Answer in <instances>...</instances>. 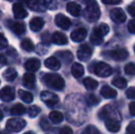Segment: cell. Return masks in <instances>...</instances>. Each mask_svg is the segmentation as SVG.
<instances>
[{
  "label": "cell",
  "mask_w": 135,
  "mask_h": 134,
  "mask_svg": "<svg viewBox=\"0 0 135 134\" xmlns=\"http://www.w3.org/2000/svg\"><path fill=\"white\" fill-rule=\"evenodd\" d=\"M22 83H23V86L27 88H31L34 87L35 86V83H36V77L33 73H25L23 75V78H22Z\"/></svg>",
  "instance_id": "obj_19"
},
{
  "label": "cell",
  "mask_w": 135,
  "mask_h": 134,
  "mask_svg": "<svg viewBox=\"0 0 135 134\" xmlns=\"http://www.w3.org/2000/svg\"><path fill=\"white\" fill-rule=\"evenodd\" d=\"M128 29L131 33L135 34V19H132L128 24Z\"/></svg>",
  "instance_id": "obj_44"
},
{
  "label": "cell",
  "mask_w": 135,
  "mask_h": 134,
  "mask_svg": "<svg viewBox=\"0 0 135 134\" xmlns=\"http://www.w3.org/2000/svg\"><path fill=\"white\" fill-rule=\"evenodd\" d=\"M125 73L128 75H135V63H127L125 66Z\"/></svg>",
  "instance_id": "obj_37"
},
{
  "label": "cell",
  "mask_w": 135,
  "mask_h": 134,
  "mask_svg": "<svg viewBox=\"0 0 135 134\" xmlns=\"http://www.w3.org/2000/svg\"><path fill=\"white\" fill-rule=\"evenodd\" d=\"M126 97L130 99H134L135 100V87H129L126 91Z\"/></svg>",
  "instance_id": "obj_43"
},
{
  "label": "cell",
  "mask_w": 135,
  "mask_h": 134,
  "mask_svg": "<svg viewBox=\"0 0 135 134\" xmlns=\"http://www.w3.org/2000/svg\"><path fill=\"white\" fill-rule=\"evenodd\" d=\"M102 3L106 5H118L121 2V0H101Z\"/></svg>",
  "instance_id": "obj_47"
},
{
  "label": "cell",
  "mask_w": 135,
  "mask_h": 134,
  "mask_svg": "<svg viewBox=\"0 0 135 134\" xmlns=\"http://www.w3.org/2000/svg\"><path fill=\"white\" fill-rule=\"evenodd\" d=\"M128 12L132 17L135 18V3L131 4L128 7Z\"/></svg>",
  "instance_id": "obj_45"
},
{
  "label": "cell",
  "mask_w": 135,
  "mask_h": 134,
  "mask_svg": "<svg viewBox=\"0 0 135 134\" xmlns=\"http://www.w3.org/2000/svg\"><path fill=\"white\" fill-rule=\"evenodd\" d=\"M18 96L25 103H31L33 101V96H32L31 93H30L28 91H24L22 89H20L18 90Z\"/></svg>",
  "instance_id": "obj_32"
},
{
  "label": "cell",
  "mask_w": 135,
  "mask_h": 134,
  "mask_svg": "<svg viewBox=\"0 0 135 134\" xmlns=\"http://www.w3.org/2000/svg\"><path fill=\"white\" fill-rule=\"evenodd\" d=\"M41 112V108L38 106H31L28 109V115L30 118H35Z\"/></svg>",
  "instance_id": "obj_35"
},
{
  "label": "cell",
  "mask_w": 135,
  "mask_h": 134,
  "mask_svg": "<svg viewBox=\"0 0 135 134\" xmlns=\"http://www.w3.org/2000/svg\"><path fill=\"white\" fill-rule=\"evenodd\" d=\"M28 6L31 10L36 12H44L47 9L42 0H28Z\"/></svg>",
  "instance_id": "obj_16"
},
{
  "label": "cell",
  "mask_w": 135,
  "mask_h": 134,
  "mask_svg": "<svg viewBox=\"0 0 135 134\" xmlns=\"http://www.w3.org/2000/svg\"><path fill=\"white\" fill-rule=\"evenodd\" d=\"M4 115H3V112H2L1 110H0V120H2V118H3Z\"/></svg>",
  "instance_id": "obj_50"
},
{
  "label": "cell",
  "mask_w": 135,
  "mask_h": 134,
  "mask_svg": "<svg viewBox=\"0 0 135 134\" xmlns=\"http://www.w3.org/2000/svg\"><path fill=\"white\" fill-rule=\"evenodd\" d=\"M100 94L105 98H115L117 97V91L108 86H104L100 90Z\"/></svg>",
  "instance_id": "obj_22"
},
{
  "label": "cell",
  "mask_w": 135,
  "mask_h": 134,
  "mask_svg": "<svg viewBox=\"0 0 135 134\" xmlns=\"http://www.w3.org/2000/svg\"><path fill=\"white\" fill-rule=\"evenodd\" d=\"M110 18L116 23H122L126 20V14L121 8L116 7L110 11Z\"/></svg>",
  "instance_id": "obj_9"
},
{
  "label": "cell",
  "mask_w": 135,
  "mask_h": 134,
  "mask_svg": "<svg viewBox=\"0 0 135 134\" xmlns=\"http://www.w3.org/2000/svg\"><path fill=\"white\" fill-rule=\"evenodd\" d=\"M3 76L6 81H7V82H12V81H14L15 79L17 78V76H18V72L15 69H13V68H8V69H7L3 73Z\"/></svg>",
  "instance_id": "obj_26"
},
{
  "label": "cell",
  "mask_w": 135,
  "mask_h": 134,
  "mask_svg": "<svg viewBox=\"0 0 135 134\" xmlns=\"http://www.w3.org/2000/svg\"><path fill=\"white\" fill-rule=\"evenodd\" d=\"M93 50L91 47L88 45L84 44L79 47L78 51H77V58L82 62H86L90 59L91 55H92Z\"/></svg>",
  "instance_id": "obj_7"
},
{
  "label": "cell",
  "mask_w": 135,
  "mask_h": 134,
  "mask_svg": "<svg viewBox=\"0 0 135 134\" xmlns=\"http://www.w3.org/2000/svg\"><path fill=\"white\" fill-rule=\"evenodd\" d=\"M42 80L47 86L55 90H62L65 86L64 78L57 73H46Z\"/></svg>",
  "instance_id": "obj_2"
},
{
  "label": "cell",
  "mask_w": 135,
  "mask_h": 134,
  "mask_svg": "<svg viewBox=\"0 0 135 134\" xmlns=\"http://www.w3.org/2000/svg\"><path fill=\"white\" fill-rule=\"evenodd\" d=\"M112 85L115 86L116 87L119 88V89H124V88L127 87V85H128V82L125 78L123 77H115V78L112 80Z\"/></svg>",
  "instance_id": "obj_29"
},
{
  "label": "cell",
  "mask_w": 135,
  "mask_h": 134,
  "mask_svg": "<svg viewBox=\"0 0 135 134\" xmlns=\"http://www.w3.org/2000/svg\"><path fill=\"white\" fill-rule=\"evenodd\" d=\"M7 1H13V0H7Z\"/></svg>",
  "instance_id": "obj_54"
},
{
  "label": "cell",
  "mask_w": 135,
  "mask_h": 134,
  "mask_svg": "<svg viewBox=\"0 0 135 134\" xmlns=\"http://www.w3.org/2000/svg\"><path fill=\"white\" fill-rule=\"evenodd\" d=\"M105 125L107 130L110 132L116 133L120 130V122L118 118H107V120H105Z\"/></svg>",
  "instance_id": "obj_13"
},
{
  "label": "cell",
  "mask_w": 135,
  "mask_h": 134,
  "mask_svg": "<svg viewBox=\"0 0 135 134\" xmlns=\"http://www.w3.org/2000/svg\"><path fill=\"white\" fill-rule=\"evenodd\" d=\"M25 69H27L30 72H36L41 67V61L36 58H30L28 59L24 64Z\"/></svg>",
  "instance_id": "obj_18"
},
{
  "label": "cell",
  "mask_w": 135,
  "mask_h": 134,
  "mask_svg": "<svg viewBox=\"0 0 135 134\" xmlns=\"http://www.w3.org/2000/svg\"><path fill=\"white\" fill-rule=\"evenodd\" d=\"M126 134H135V120L130 122L126 129Z\"/></svg>",
  "instance_id": "obj_42"
},
{
  "label": "cell",
  "mask_w": 135,
  "mask_h": 134,
  "mask_svg": "<svg viewBox=\"0 0 135 134\" xmlns=\"http://www.w3.org/2000/svg\"><path fill=\"white\" fill-rule=\"evenodd\" d=\"M20 45H21V48L23 49L25 52H30L34 50V44L31 41V39H24L23 41H21Z\"/></svg>",
  "instance_id": "obj_33"
},
{
  "label": "cell",
  "mask_w": 135,
  "mask_h": 134,
  "mask_svg": "<svg viewBox=\"0 0 135 134\" xmlns=\"http://www.w3.org/2000/svg\"><path fill=\"white\" fill-rule=\"evenodd\" d=\"M71 73L73 75V76H75V78H79L85 73V68H84L83 65L81 63H75L73 65H72L71 68Z\"/></svg>",
  "instance_id": "obj_25"
},
{
  "label": "cell",
  "mask_w": 135,
  "mask_h": 134,
  "mask_svg": "<svg viewBox=\"0 0 135 134\" xmlns=\"http://www.w3.org/2000/svg\"><path fill=\"white\" fill-rule=\"evenodd\" d=\"M94 73L98 76L100 77H108L112 73V68L108 63L100 62L95 64L94 67Z\"/></svg>",
  "instance_id": "obj_5"
},
{
  "label": "cell",
  "mask_w": 135,
  "mask_h": 134,
  "mask_svg": "<svg viewBox=\"0 0 135 134\" xmlns=\"http://www.w3.org/2000/svg\"><path fill=\"white\" fill-rule=\"evenodd\" d=\"M85 100H86V103L88 104L89 106H95L99 102V100L98 99V97H97L95 95H93V94H88V95L86 96Z\"/></svg>",
  "instance_id": "obj_36"
},
{
  "label": "cell",
  "mask_w": 135,
  "mask_h": 134,
  "mask_svg": "<svg viewBox=\"0 0 135 134\" xmlns=\"http://www.w3.org/2000/svg\"><path fill=\"white\" fill-rule=\"evenodd\" d=\"M57 54H58L59 57H60L64 62H65L66 63H71L74 59L73 54H72V52H69V51H62V52H57Z\"/></svg>",
  "instance_id": "obj_30"
},
{
  "label": "cell",
  "mask_w": 135,
  "mask_h": 134,
  "mask_svg": "<svg viewBox=\"0 0 135 134\" xmlns=\"http://www.w3.org/2000/svg\"><path fill=\"white\" fill-rule=\"evenodd\" d=\"M83 84L87 90H95V89H97L98 86V81H96L95 79L91 78V77H86V78L84 79Z\"/></svg>",
  "instance_id": "obj_27"
},
{
  "label": "cell",
  "mask_w": 135,
  "mask_h": 134,
  "mask_svg": "<svg viewBox=\"0 0 135 134\" xmlns=\"http://www.w3.org/2000/svg\"><path fill=\"white\" fill-rule=\"evenodd\" d=\"M1 16H2V11L0 10V17H1Z\"/></svg>",
  "instance_id": "obj_52"
},
{
  "label": "cell",
  "mask_w": 135,
  "mask_h": 134,
  "mask_svg": "<svg viewBox=\"0 0 135 134\" xmlns=\"http://www.w3.org/2000/svg\"><path fill=\"white\" fill-rule=\"evenodd\" d=\"M133 50H134V52H135V45H134V47H133Z\"/></svg>",
  "instance_id": "obj_53"
},
{
  "label": "cell",
  "mask_w": 135,
  "mask_h": 134,
  "mask_svg": "<svg viewBox=\"0 0 135 134\" xmlns=\"http://www.w3.org/2000/svg\"><path fill=\"white\" fill-rule=\"evenodd\" d=\"M23 134H34V133L31 132V131H28V132H25V133H23Z\"/></svg>",
  "instance_id": "obj_51"
},
{
  "label": "cell",
  "mask_w": 135,
  "mask_h": 134,
  "mask_svg": "<svg viewBox=\"0 0 135 134\" xmlns=\"http://www.w3.org/2000/svg\"><path fill=\"white\" fill-rule=\"evenodd\" d=\"M66 10L68 11V13L72 15L74 17H78L81 14V7L78 4L75 3V2H70L66 6Z\"/></svg>",
  "instance_id": "obj_23"
},
{
  "label": "cell",
  "mask_w": 135,
  "mask_h": 134,
  "mask_svg": "<svg viewBox=\"0 0 135 134\" xmlns=\"http://www.w3.org/2000/svg\"><path fill=\"white\" fill-rule=\"evenodd\" d=\"M45 7L50 10H55L58 7V2L56 0H42Z\"/></svg>",
  "instance_id": "obj_34"
},
{
  "label": "cell",
  "mask_w": 135,
  "mask_h": 134,
  "mask_svg": "<svg viewBox=\"0 0 135 134\" xmlns=\"http://www.w3.org/2000/svg\"><path fill=\"white\" fill-rule=\"evenodd\" d=\"M84 17L88 22H95L100 17V9L99 6L95 0H91L88 2L84 10Z\"/></svg>",
  "instance_id": "obj_1"
},
{
  "label": "cell",
  "mask_w": 135,
  "mask_h": 134,
  "mask_svg": "<svg viewBox=\"0 0 135 134\" xmlns=\"http://www.w3.org/2000/svg\"><path fill=\"white\" fill-rule=\"evenodd\" d=\"M7 39L5 36L3 35V33L0 32V50H3L7 46Z\"/></svg>",
  "instance_id": "obj_41"
},
{
  "label": "cell",
  "mask_w": 135,
  "mask_h": 134,
  "mask_svg": "<svg viewBox=\"0 0 135 134\" xmlns=\"http://www.w3.org/2000/svg\"><path fill=\"white\" fill-rule=\"evenodd\" d=\"M55 24L62 29H68L71 27V20L64 14H58L55 17Z\"/></svg>",
  "instance_id": "obj_12"
},
{
  "label": "cell",
  "mask_w": 135,
  "mask_h": 134,
  "mask_svg": "<svg viewBox=\"0 0 135 134\" xmlns=\"http://www.w3.org/2000/svg\"><path fill=\"white\" fill-rule=\"evenodd\" d=\"M82 134H101V133H100V131H98L95 126L90 125V126H87V127L84 130Z\"/></svg>",
  "instance_id": "obj_38"
},
{
  "label": "cell",
  "mask_w": 135,
  "mask_h": 134,
  "mask_svg": "<svg viewBox=\"0 0 135 134\" xmlns=\"http://www.w3.org/2000/svg\"><path fill=\"white\" fill-rule=\"evenodd\" d=\"M26 111V108L22 104H16L15 106H13V107L11 108V114L14 115V116H20V115H23Z\"/></svg>",
  "instance_id": "obj_31"
},
{
  "label": "cell",
  "mask_w": 135,
  "mask_h": 134,
  "mask_svg": "<svg viewBox=\"0 0 135 134\" xmlns=\"http://www.w3.org/2000/svg\"><path fill=\"white\" fill-rule=\"evenodd\" d=\"M129 110L132 116H135V102H132L129 105Z\"/></svg>",
  "instance_id": "obj_48"
},
{
  "label": "cell",
  "mask_w": 135,
  "mask_h": 134,
  "mask_svg": "<svg viewBox=\"0 0 135 134\" xmlns=\"http://www.w3.org/2000/svg\"><path fill=\"white\" fill-rule=\"evenodd\" d=\"M0 98L2 101L10 102L15 98V91L10 86H5L0 90Z\"/></svg>",
  "instance_id": "obj_10"
},
{
  "label": "cell",
  "mask_w": 135,
  "mask_h": 134,
  "mask_svg": "<svg viewBox=\"0 0 135 134\" xmlns=\"http://www.w3.org/2000/svg\"><path fill=\"white\" fill-rule=\"evenodd\" d=\"M98 28L103 36H106L109 32V27H108V25H107V24H105V23H101Z\"/></svg>",
  "instance_id": "obj_39"
},
{
  "label": "cell",
  "mask_w": 135,
  "mask_h": 134,
  "mask_svg": "<svg viewBox=\"0 0 135 134\" xmlns=\"http://www.w3.org/2000/svg\"><path fill=\"white\" fill-rule=\"evenodd\" d=\"M110 57L115 61H124L129 57V52L126 49L119 48L110 52Z\"/></svg>",
  "instance_id": "obj_11"
},
{
  "label": "cell",
  "mask_w": 135,
  "mask_h": 134,
  "mask_svg": "<svg viewBox=\"0 0 135 134\" xmlns=\"http://www.w3.org/2000/svg\"><path fill=\"white\" fill-rule=\"evenodd\" d=\"M59 134H73V131H72V129L70 127L65 126V127L62 128V130L60 131V133Z\"/></svg>",
  "instance_id": "obj_46"
},
{
  "label": "cell",
  "mask_w": 135,
  "mask_h": 134,
  "mask_svg": "<svg viewBox=\"0 0 135 134\" xmlns=\"http://www.w3.org/2000/svg\"><path fill=\"white\" fill-rule=\"evenodd\" d=\"M40 125H41V129L44 130V131H47L51 128V125L49 123V121L46 120V118H42L41 120V122H40Z\"/></svg>",
  "instance_id": "obj_40"
},
{
  "label": "cell",
  "mask_w": 135,
  "mask_h": 134,
  "mask_svg": "<svg viewBox=\"0 0 135 134\" xmlns=\"http://www.w3.org/2000/svg\"><path fill=\"white\" fill-rule=\"evenodd\" d=\"M41 99L44 104H46L49 107H54L59 104V97L57 95L50 91H43L41 94Z\"/></svg>",
  "instance_id": "obj_4"
},
{
  "label": "cell",
  "mask_w": 135,
  "mask_h": 134,
  "mask_svg": "<svg viewBox=\"0 0 135 134\" xmlns=\"http://www.w3.org/2000/svg\"><path fill=\"white\" fill-rule=\"evenodd\" d=\"M103 37L104 36L102 35V33L99 31L98 28H95L93 29V32L90 36V41L95 45H99L103 42Z\"/></svg>",
  "instance_id": "obj_21"
},
{
  "label": "cell",
  "mask_w": 135,
  "mask_h": 134,
  "mask_svg": "<svg viewBox=\"0 0 135 134\" xmlns=\"http://www.w3.org/2000/svg\"><path fill=\"white\" fill-rule=\"evenodd\" d=\"M86 35H87L86 29H84V28H79V29H75L71 33V39L75 42H80V41H83L85 39Z\"/></svg>",
  "instance_id": "obj_15"
},
{
  "label": "cell",
  "mask_w": 135,
  "mask_h": 134,
  "mask_svg": "<svg viewBox=\"0 0 135 134\" xmlns=\"http://www.w3.org/2000/svg\"><path fill=\"white\" fill-rule=\"evenodd\" d=\"M7 63V60H6V57L3 55V54H0V68H2L4 65Z\"/></svg>",
  "instance_id": "obj_49"
},
{
  "label": "cell",
  "mask_w": 135,
  "mask_h": 134,
  "mask_svg": "<svg viewBox=\"0 0 135 134\" xmlns=\"http://www.w3.org/2000/svg\"><path fill=\"white\" fill-rule=\"evenodd\" d=\"M52 41L57 45H65L68 43L67 37L64 33L61 32H54L52 37Z\"/></svg>",
  "instance_id": "obj_24"
},
{
  "label": "cell",
  "mask_w": 135,
  "mask_h": 134,
  "mask_svg": "<svg viewBox=\"0 0 135 134\" xmlns=\"http://www.w3.org/2000/svg\"><path fill=\"white\" fill-rule=\"evenodd\" d=\"M1 134H7V133H1Z\"/></svg>",
  "instance_id": "obj_55"
},
{
  "label": "cell",
  "mask_w": 135,
  "mask_h": 134,
  "mask_svg": "<svg viewBox=\"0 0 135 134\" xmlns=\"http://www.w3.org/2000/svg\"><path fill=\"white\" fill-rule=\"evenodd\" d=\"M7 26L17 35H23L26 31V26L23 22L11 21V20H9L8 23H7Z\"/></svg>",
  "instance_id": "obj_8"
},
{
  "label": "cell",
  "mask_w": 135,
  "mask_h": 134,
  "mask_svg": "<svg viewBox=\"0 0 135 134\" xmlns=\"http://www.w3.org/2000/svg\"><path fill=\"white\" fill-rule=\"evenodd\" d=\"M26 126V121L22 118H9L6 124L7 131L11 132H18Z\"/></svg>",
  "instance_id": "obj_3"
},
{
  "label": "cell",
  "mask_w": 135,
  "mask_h": 134,
  "mask_svg": "<svg viewBox=\"0 0 135 134\" xmlns=\"http://www.w3.org/2000/svg\"><path fill=\"white\" fill-rule=\"evenodd\" d=\"M44 65L47 68H49V69L54 70V71H57V70H59L61 67V62L59 61L56 57L52 56V57H49L48 59L45 60Z\"/></svg>",
  "instance_id": "obj_20"
},
{
  "label": "cell",
  "mask_w": 135,
  "mask_h": 134,
  "mask_svg": "<svg viewBox=\"0 0 135 134\" xmlns=\"http://www.w3.org/2000/svg\"><path fill=\"white\" fill-rule=\"evenodd\" d=\"M44 26V20L40 17H35L30 21V28L32 31L37 32L40 31Z\"/></svg>",
  "instance_id": "obj_17"
},
{
  "label": "cell",
  "mask_w": 135,
  "mask_h": 134,
  "mask_svg": "<svg viewBox=\"0 0 135 134\" xmlns=\"http://www.w3.org/2000/svg\"><path fill=\"white\" fill-rule=\"evenodd\" d=\"M49 118L50 120L54 124H59L64 120V115L60 112V111H52L49 115Z\"/></svg>",
  "instance_id": "obj_28"
},
{
  "label": "cell",
  "mask_w": 135,
  "mask_h": 134,
  "mask_svg": "<svg viewBox=\"0 0 135 134\" xmlns=\"http://www.w3.org/2000/svg\"><path fill=\"white\" fill-rule=\"evenodd\" d=\"M13 13L14 16L18 19H23L28 17V12L21 4L16 3L13 5Z\"/></svg>",
  "instance_id": "obj_14"
},
{
  "label": "cell",
  "mask_w": 135,
  "mask_h": 134,
  "mask_svg": "<svg viewBox=\"0 0 135 134\" xmlns=\"http://www.w3.org/2000/svg\"><path fill=\"white\" fill-rule=\"evenodd\" d=\"M99 118L101 120H107V118H119V116L118 114V112L116 111L115 108H113L112 107H110L109 105L105 106L104 107H102L99 111V114H98Z\"/></svg>",
  "instance_id": "obj_6"
}]
</instances>
